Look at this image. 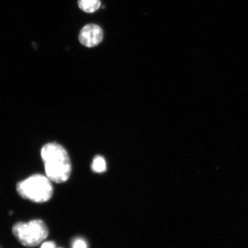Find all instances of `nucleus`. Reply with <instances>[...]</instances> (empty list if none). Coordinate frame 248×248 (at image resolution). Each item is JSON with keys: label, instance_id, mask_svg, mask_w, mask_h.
<instances>
[{"label": "nucleus", "instance_id": "nucleus-1", "mask_svg": "<svg viewBox=\"0 0 248 248\" xmlns=\"http://www.w3.org/2000/svg\"><path fill=\"white\" fill-rule=\"evenodd\" d=\"M41 156L45 164L46 177L51 182L61 184L69 179L72 164L69 155L58 143H48L42 147Z\"/></svg>", "mask_w": 248, "mask_h": 248}, {"label": "nucleus", "instance_id": "nucleus-2", "mask_svg": "<svg viewBox=\"0 0 248 248\" xmlns=\"http://www.w3.org/2000/svg\"><path fill=\"white\" fill-rule=\"evenodd\" d=\"M51 181L46 176L36 174L17 184L18 195L24 200L37 203L48 202L53 195Z\"/></svg>", "mask_w": 248, "mask_h": 248}, {"label": "nucleus", "instance_id": "nucleus-3", "mask_svg": "<svg viewBox=\"0 0 248 248\" xmlns=\"http://www.w3.org/2000/svg\"><path fill=\"white\" fill-rule=\"evenodd\" d=\"M13 234L22 246L33 248L39 246L46 239L48 229L45 222L34 219L24 223L18 222L13 226Z\"/></svg>", "mask_w": 248, "mask_h": 248}, {"label": "nucleus", "instance_id": "nucleus-4", "mask_svg": "<svg viewBox=\"0 0 248 248\" xmlns=\"http://www.w3.org/2000/svg\"><path fill=\"white\" fill-rule=\"evenodd\" d=\"M104 31L97 24H89L81 29L79 35L80 43L88 48L96 46L102 42Z\"/></svg>", "mask_w": 248, "mask_h": 248}, {"label": "nucleus", "instance_id": "nucleus-5", "mask_svg": "<svg viewBox=\"0 0 248 248\" xmlns=\"http://www.w3.org/2000/svg\"><path fill=\"white\" fill-rule=\"evenodd\" d=\"M78 5L81 11L89 14L95 12L100 8V0H78Z\"/></svg>", "mask_w": 248, "mask_h": 248}, {"label": "nucleus", "instance_id": "nucleus-6", "mask_svg": "<svg viewBox=\"0 0 248 248\" xmlns=\"http://www.w3.org/2000/svg\"><path fill=\"white\" fill-rule=\"evenodd\" d=\"M91 169L94 172L102 173L107 169V161L102 156H97L93 159Z\"/></svg>", "mask_w": 248, "mask_h": 248}, {"label": "nucleus", "instance_id": "nucleus-7", "mask_svg": "<svg viewBox=\"0 0 248 248\" xmlns=\"http://www.w3.org/2000/svg\"><path fill=\"white\" fill-rule=\"evenodd\" d=\"M73 248H88L86 241L82 239H76L73 244Z\"/></svg>", "mask_w": 248, "mask_h": 248}, {"label": "nucleus", "instance_id": "nucleus-8", "mask_svg": "<svg viewBox=\"0 0 248 248\" xmlns=\"http://www.w3.org/2000/svg\"><path fill=\"white\" fill-rule=\"evenodd\" d=\"M40 248H63L61 247H58L57 244H55L53 241H46L41 246Z\"/></svg>", "mask_w": 248, "mask_h": 248}]
</instances>
